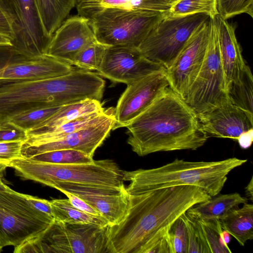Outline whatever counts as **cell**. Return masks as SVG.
<instances>
[{
    "mask_svg": "<svg viewBox=\"0 0 253 253\" xmlns=\"http://www.w3.org/2000/svg\"><path fill=\"white\" fill-rule=\"evenodd\" d=\"M211 197L203 189L194 185L129 195L126 215L118 224L107 227L108 253H143L161 231L189 209Z\"/></svg>",
    "mask_w": 253,
    "mask_h": 253,
    "instance_id": "1",
    "label": "cell"
},
{
    "mask_svg": "<svg viewBox=\"0 0 253 253\" xmlns=\"http://www.w3.org/2000/svg\"><path fill=\"white\" fill-rule=\"evenodd\" d=\"M126 127L127 143L141 157L158 152L195 150L208 138L197 114L169 86Z\"/></svg>",
    "mask_w": 253,
    "mask_h": 253,
    "instance_id": "2",
    "label": "cell"
},
{
    "mask_svg": "<svg viewBox=\"0 0 253 253\" xmlns=\"http://www.w3.org/2000/svg\"><path fill=\"white\" fill-rule=\"evenodd\" d=\"M247 161L236 157L211 162H191L177 158L156 168L123 171V179L129 182L126 187L129 195L172 186L194 185L213 197L222 190L228 174Z\"/></svg>",
    "mask_w": 253,
    "mask_h": 253,
    "instance_id": "3",
    "label": "cell"
},
{
    "mask_svg": "<svg viewBox=\"0 0 253 253\" xmlns=\"http://www.w3.org/2000/svg\"><path fill=\"white\" fill-rule=\"evenodd\" d=\"M16 174L49 187L59 182L122 187L123 171L113 160H95L89 164L59 165L35 162L20 158L9 165Z\"/></svg>",
    "mask_w": 253,
    "mask_h": 253,
    "instance_id": "4",
    "label": "cell"
},
{
    "mask_svg": "<svg viewBox=\"0 0 253 253\" xmlns=\"http://www.w3.org/2000/svg\"><path fill=\"white\" fill-rule=\"evenodd\" d=\"M107 227L54 219L44 231L14 248L15 253H108Z\"/></svg>",
    "mask_w": 253,
    "mask_h": 253,
    "instance_id": "5",
    "label": "cell"
},
{
    "mask_svg": "<svg viewBox=\"0 0 253 253\" xmlns=\"http://www.w3.org/2000/svg\"><path fill=\"white\" fill-rule=\"evenodd\" d=\"M164 18L161 12L107 8L88 20L99 42L138 47Z\"/></svg>",
    "mask_w": 253,
    "mask_h": 253,
    "instance_id": "6",
    "label": "cell"
},
{
    "mask_svg": "<svg viewBox=\"0 0 253 253\" xmlns=\"http://www.w3.org/2000/svg\"><path fill=\"white\" fill-rule=\"evenodd\" d=\"M215 17L210 18L209 39L203 63L184 99L197 115L231 103L226 86Z\"/></svg>",
    "mask_w": 253,
    "mask_h": 253,
    "instance_id": "7",
    "label": "cell"
},
{
    "mask_svg": "<svg viewBox=\"0 0 253 253\" xmlns=\"http://www.w3.org/2000/svg\"><path fill=\"white\" fill-rule=\"evenodd\" d=\"M53 217L35 209L24 194L0 192V247H18L45 230Z\"/></svg>",
    "mask_w": 253,
    "mask_h": 253,
    "instance_id": "8",
    "label": "cell"
},
{
    "mask_svg": "<svg viewBox=\"0 0 253 253\" xmlns=\"http://www.w3.org/2000/svg\"><path fill=\"white\" fill-rule=\"evenodd\" d=\"M210 17L196 14L164 18L138 47L147 59L169 68L192 32Z\"/></svg>",
    "mask_w": 253,
    "mask_h": 253,
    "instance_id": "9",
    "label": "cell"
},
{
    "mask_svg": "<svg viewBox=\"0 0 253 253\" xmlns=\"http://www.w3.org/2000/svg\"><path fill=\"white\" fill-rule=\"evenodd\" d=\"M14 22L12 47L19 54L32 58L47 54L52 37L45 32L36 0H0Z\"/></svg>",
    "mask_w": 253,
    "mask_h": 253,
    "instance_id": "10",
    "label": "cell"
},
{
    "mask_svg": "<svg viewBox=\"0 0 253 253\" xmlns=\"http://www.w3.org/2000/svg\"><path fill=\"white\" fill-rule=\"evenodd\" d=\"M114 108L105 109L93 122L54 140L31 145H22V158H29L43 152L73 149L93 158L95 150L108 137L115 125Z\"/></svg>",
    "mask_w": 253,
    "mask_h": 253,
    "instance_id": "11",
    "label": "cell"
},
{
    "mask_svg": "<svg viewBox=\"0 0 253 253\" xmlns=\"http://www.w3.org/2000/svg\"><path fill=\"white\" fill-rule=\"evenodd\" d=\"M210 31V18L192 32L171 66L166 69L169 86L183 99L203 63Z\"/></svg>",
    "mask_w": 253,
    "mask_h": 253,
    "instance_id": "12",
    "label": "cell"
},
{
    "mask_svg": "<svg viewBox=\"0 0 253 253\" xmlns=\"http://www.w3.org/2000/svg\"><path fill=\"white\" fill-rule=\"evenodd\" d=\"M160 64L145 57L138 47L108 46L95 73L113 83L128 84L154 72L166 70Z\"/></svg>",
    "mask_w": 253,
    "mask_h": 253,
    "instance_id": "13",
    "label": "cell"
},
{
    "mask_svg": "<svg viewBox=\"0 0 253 253\" xmlns=\"http://www.w3.org/2000/svg\"><path fill=\"white\" fill-rule=\"evenodd\" d=\"M70 192L88 204L109 222L120 223L127 214L129 195L124 186L108 187L73 182H59L52 187Z\"/></svg>",
    "mask_w": 253,
    "mask_h": 253,
    "instance_id": "14",
    "label": "cell"
},
{
    "mask_svg": "<svg viewBox=\"0 0 253 253\" xmlns=\"http://www.w3.org/2000/svg\"><path fill=\"white\" fill-rule=\"evenodd\" d=\"M166 71L152 73L127 84L114 108L113 130L127 126L169 86Z\"/></svg>",
    "mask_w": 253,
    "mask_h": 253,
    "instance_id": "15",
    "label": "cell"
},
{
    "mask_svg": "<svg viewBox=\"0 0 253 253\" xmlns=\"http://www.w3.org/2000/svg\"><path fill=\"white\" fill-rule=\"evenodd\" d=\"M96 41L87 19L79 15L72 16L53 34L46 54L72 66L76 55Z\"/></svg>",
    "mask_w": 253,
    "mask_h": 253,
    "instance_id": "16",
    "label": "cell"
},
{
    "mask_svg": "<svg viewBox=\"0 0 253 253\" xmlns=\"http://www.w3.org/2000/svg\"><path fill=\"white\" fill-rule=\"evenodd\" d=\"M197 115L208 137L237 140L241 134L253 129V114L231 103Z\"/></svg>",
    "mask_w": 253,
    "mask_h": 253,
    "instance_id": "17",
    "label": "cell"
},
{
    "mask_svg": "<svg viewBox=\"0 0 253 253\" xmlns=\"http://www.w3.org/2000/svg\"><path fill=\"white\" fill-rule=\"evenodd\" d=\"M75 68L47 54L32 58L19 55L0 73V80H42L68 74Z\"/></svg>",
    "mask_w": 253,
    "mask_h": 253,
    "instance_id": "18",
    "label": "cell"
},
{
    "mask_svg": "<svg viewBox=\"0 0 253 253\" xmlns=\"http://www.w3.org/2000/svg\"><path fill=\"white\" fill-rule=\"evenodd\" d=\"M219 46L226 86L228 92L231 83L238 81L246 64L236 34L235 27L218 15L215 17Z\"/></svg>",
    "mask_w": 253,
    "mask_h": 253,
    "instance_id": "19",
    "label": "cell"
},
{
    "mask_svg": "<svg viewBox=\"0 0 253 253\" xmlns=\"http://www.w3.org/2000/svg\"><path fill=\"white\" fill-rule=\"evenodd\" d=\"M167 0H77L78 15L88 20L107 8L164 13L171 6Z\"/></svg>",
    "mask_w": 253,
    "mask_h": 253,
    "instance_id": "20",
    "label": "cell"
},
{
    "mask_svg": "<svg viewBox=\"0 0 253 253\" xmlns=\"http://www.w3.org/2000/svg\"><path fill=\"white\" fill-rule=\"evenodd\" d=\"M101 101L86 99L63 105L36 128L27 131L28 137L42 135L49 129L80 117L104 110Z\"/></svg>",
    "mask_w": 253,
    "mask_h": 253,
    "instance_id": "21",
    "label": "cell"
},
{
    "mask_svg": "<svg viewBox=\"0 0 253 253\" xmlns=\"http://www.w3.org/2000/svg\"><path fill=\"white\" fill-rule=\"evenodd\" d=\"M248 199L238 193L217 194L208 200L197 204L186 212L193 218L212 220L222 218L230 211L248 203Z\"/></svg>",
    "mask_w": 253,
    "mask_h": 253,
    "instance_id": "22",
    "label": "cell"
},
{
    "mask_svg": "<svg viewBox=\"0 0 253 253\" xmlns=\"http://www.w3.org/2000/svg\"><path fill=\"white\" fill-rule=\"evenodd\" d=\"M222 229L233 236L241 246L253 239V205L246 203L230 211L219 220Z\"/></svg>",
    "mask_w": 253,
    "mask_h": 253,
    "instance_id": "23",
    "label": "cell"
},
{
    "mask_svg": "<svg viewBox=\"0 0 253 253\" xmlns=\"http://www.w3.org/2000/svg\"><path fill=\"white\" fill-rule=\"evenodd\" d=\"M46 33L52 37L66 19L77 0H36Z\"/></svg>",
    "mask_w": 253,
    "mask_h": 253,
    "instance_id": "24",
    "label": "cell"
},
{
    "mask_svg": "<svg viewBox=\"0 0 253 253\" xmlns=\"http://www.w3.org/2000/svg\"><path fill=\"white\" fill-rule=\"evenodd\" d=\"M191 218L200 238L204 253H232L224 240V230L219 220Z\"/></svg>",
    "mask_w": 253,
    "mask_h": 253,
    "instance_id": "25",
    "label": "cell"
},
{
    "mask_svg": "<svg viewBox=\"0 0 253 253\" xmlns=\"http://www.w3.org/2000/svg\"><path fill=\"white\" fill-rule=\"evenodd\" d=\"M55 220L70 223H84L101 227L109 226L108 221L102 216H96L82 211L74 207L68 199L50 201Z\"/></svg>",
    "mask_w": 253,
    "mask_h": 253,
    "instance_id": "26",
    "label": "cell"
},
{
    "mask_svg": "<svg viewBox=\"0 0 253 253\" xmlns=\"http://www.w3.org/2000/svg\"><path fill=\"white\" fill-rule=\"evenodd\" d=\"M253 79L250 67L246 65L239 80L230 84L228 94L231 103L253 114Z\"/></svg>",
    "mask_w": 253,
    "mask_h": 253,
    "instance_id": "27",
    "label": "cell"
},
{
    "mask_svg": "<svg viewBox=\"0 0 253 253\" xmlns=\"http://www.w3.org/2000/svg\"><path fill=\"white\" fill-rule=\"evenodd\" d=\"M204 14L210 18L218 15L216 0H178L164 13L165 18H173Z\"/></svg>",
    "mask_w": 253,
    "mask_h": 253,
    "instance_id": "28",
    "label": "cell"
},
{
    "mask_svg": "<svg viewBox=\"0 0 253 253\" xmlns=\"http://www.w3.org/2000/svg\"><path fill=\"white\" fill-rule=\"evenodd\" d=\"M27 159L35 162L59 165L89 164L95 161L86 154L73 149L45 152Z\"/></svg>",
    "mask_w": 253,
    "mask_h": 253,
    "instance_id": "29",
    "label": "cell"
},
{
    "mask_svg": "<svg viewBox=\"0 0 253 253\" xmlns=\"http://www.w3.org/2000/svg\"><path fill=\"white\" fill-rule=\"evenodd\" d=\"M96 41L82 49L75 57L72 65L96 72L99 68L108 47Z\"/></svg>",
    "mask_w": 253,
    "mask_h": 253,
    "instance_id": "30",
    "label": "cell"
},
{
    "mask_svg": "<svg viewBox=\"0 0 253 253\" xmlns=\"http://www.w3.org/2000/svg\"><path fill=\"white\" fill-rule=\"evenodd\" d=\"M61 106L37 108L22 113L9 121L26 131L37 127L54 114Z\"/></svg>",
    "mask_w": 253,
    "mask_h": 253,
    "instance_id": "31",
    "label": "cell"
},
{
    "mask_svg": "<svg viewBox=\"0 0 253 253\" xmlns=\"http://www.w3.org/2000/svg\"><path fill=\"white\" fill-rule=\"evenodd\" d=\"M216 5L218 15L224 20L242 13L253 17V0H216Z\"/></svg>",
    "mask_w": 253,
    "mask_h": 253,
    "instance_id": "32",
    "label": "cell"
},
{
    "mask_svg": "<svg viewBox=\"0 0 253 253\" xmlns=\"http://www.w3.org/2000/svg\"><path fill=\"white\" fill-rule=\"evenodd\" d=\"M168 237L171 253H187V233L185 224L180 216L169 227Z\"/></svg>",
    "mask_w": 253,
    "mask_h": 253,
    "instance_id": "33",
    "label": "cell"
},
{
    "mask_svg": "<svg viewBox=\"0 0 253 253\" xmlns=\"http://www.w3.org/2000/svg\"><path fill=\"white\" fill-rule=\"evenodd\" d=\"M28 138L27 131L9 121H0V142L22 141Z\"/></svg>",
    "mask_w": 253,
    "mask_h": 253,
    "instance_id": "34",
    "label": "cell"
},
{
    "mask_svg": "<svg viewBox=\"0 0 253 253\" xmlns=\"http://www.w3.org/2000/svg\"><path fill=\"white\" fill-rule=\"evenodd\" d=\"M180 217L184 222L187 233V253H204V249L193 219L184 212Z\"/></svg>",
    "mask_w": 253,
    "mask_h": 253,
    "instance_id": "35",
    "label": "cell"
},
{
    "mask_svg": "<svg viewBox=\"0 0 253 253\" xmlns=\"http://www.w3.org/2000/svg\"><path fill=\"white\" fill-rule=\"evenodd\" d=\"M22 141L0 142V165L9 167L13 160L22 158L21 150Z\"/></svg>",
    "mask_w": 253,
    "mask_h": 253,
    "instance_id": "36",
    "label": "cell"
},
{
    "mask_svg": "<svg viewBox=\"0 0 253 253\" xmlns=\"http://www.w3.org/2000/svg\"><path fill=\"white\" fill-rule=\"evenodd\" d=\"M169 227L161 231L152 239L146 247L143 253H171L168 237Z\"/></svg>",
    "mask_w": 253,
    "mask_h": 253,
    "instance_id": "37",
    "label": "cell"
},
{
    "mask_svg": "<svg viewBox=\"0 0 253 253\" xmlns=\"http://www.w3.org/2000/svg\"><path fill=\"white\" fill-rule=\"evenodd\" d=\"M0 33L8 37L12 42L15 32L13 20L0 1Z\"/></svg>",
    "mask_w": 253,
    "mask_h": 253,
    "instance_id": "38",
    "label": "cell"
},
{
    "mask_svg": "<svg viewBox=\"0 0 253 253\" xmlns=\"http://www.w3.org/2000/svg\"><path fill=\"white\" fill-rule=\"evenodd\" d=\"M61 192L67 197L71 204L76 208L89 214L101 216L97 211L78 196L66 191L63 190Z\"/></svg>",
    "mask_w": 253,
    "mask_h": 253,
    "instance_id": "39",
    "label": "cell"
},
{
    "mask_svg": "<svg viewBox=\"0 0 253 253\" xmlns=\"http://www.w3.org/2000/svg\"><path fill=\"white\" fill-rule=\"evenodd\" d=\"M25 196L35 209L53 217V211L50 201L27 194H25Z\"/></svg>",
    "mask_w": 253,
    "mask_h": 253,
    "instance_id": "40",
    "label": "cell"
},
{
    "mask_svg": "<svg viewBox=\"0 0 253 253\" xmlns=\"http://www.w3.org/2000/svg\"><path fill=\"white\" fill-rule=\"evenodd\" d=\"M19 55L12 46L0 45V73Z\"/></svg>",
    "mask_w": 253,
    "mask_h": 253,
    "instance_id": "41",
    "label": "cell"
},
{
    "mask_svg": "<svg viewBox=\"0 0 253 253\" xmlns=\"http://www.w3.org/2000/svg\"><path fill=\"white\" fill-rule=\"evenodd\" d=\"M253 130L252 129L241 134L237 138L241 147L247 149L250 147L253 140Z\"/></svg>",
    "mask_w": 253,
    "mask_h": 253,
    "instance_id": "42",
    "label": "cell"
},
{
    "mask_svg": "<svg viewBox=\"0 0 253 253\" xmlns=\"http://www.w3.org/2000/svg\"><path fill=\"white\" fill-rule=\"evenodd\" d=\"M7 167L5 165H0V192L11 191L13 190L6 185L2 181L3 171Z\"/></svg>",
    "mask_w": 253,
    "mask_h": 253,
    "instance_id": "43",
    "label": "cell"
},
{
    "mask_svg": "<svg viewBox=\"0 0 253 253\" xmlns=\"http://www.w3.org/2000/svg\"><path fill=\"white\" fill-rule=\"evenodd\" d=\"M245 191L246 195L248 197V200H250L253 202V178L252 177L250 182L248 183L247 187L245 188Z\"/></svg>",
    "mask_w": 253,
    "mask_h": 253,
    "instance_id": "44",
    "label": "cell"
},
{
    "mask_svg": "<svg viewBox=\"0 0 253 253\" xmlns=\"http://www.w3.org/2000/svg\"><path fill=\"white\" fill-rule=\"evenodd\" d=\"M0 45L12 46L11 40L7 36L0 33Z\"/></svg>",
    "mask_w": 253,
    "mask_h": 253,
    "instance_id": "45",
    "label": "cell"
},
{
    "mask_svg": "<svg viewBox=\"0 0 253 253\" xmlns=\"http://www.w3.org/2000/svg\"><path fill=\"white\" fill-rule=\"evenodd\" d=\"M169 3L171 4L174 3L176 1H178V0H167Z\"/></svg>",
    "mask_w": 253,
    "mask_h": 253,
    "instance_id": "46",
    "label": "cell"
},
{
    "mask_svg": "<svg viewBox=\"0 0 253 253\" xmlns=\"http://www.w3.org/2000/svg\"><path fill=\"white\" fill-rule=\"evenodd\" d=\"M2 249L0 248V253L1 252Z\"/></svg>",
    "mask_w": 253,
    "mask_h": 253,
    "instance_id": "47",
    "label": "cell"
}]
</instances>
